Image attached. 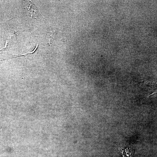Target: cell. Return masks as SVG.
<instances>
[{
    "instance_id": "cell-1",
    "label": "cell",
    "mask_w": 157,
    "mask_h": 157,
    "mask_svg": "<svg viewBox=\"0 0 157 157\" xmlns=\"http://www.w3.org/2000/svg\"><path fill=\"white\" fill-rule=\"evenodd\" d=\"M25 8L26 10L27 15L31 17H32V11H33L35 14L38 12L35 5L34 4H32L31 1L28 2L26 3Z\"/></svg>"
},
{
    "instance_id": "cell-3",
    "label": "cell",
    "mask_w": 157,
    "mask_h": 157,
    "mask_svg": "<svg viewBox=\"0 0 157 157\" xmlns=\"http://www.w3.org/2000/svg\"><path fill=\"white\" fill-rule=\"evenodd\" d=\"M56 30L54 28L53 29L52 31H51V34L49 37L48 40V43L50 44H51L53 40V39L56 33Z\"/></svg>"
},
{
    "instance_id": "cell-2",
    "label": "cell",
    "mask_w": 157,
    "mask_h": 157,
    "mask_svg": "<svg viewBox=\"0 0 157 157\" xmlns=\"http://www.w3.org/2000/svg\"><path fill=\"white\" fill-rule=\"evenodd\" d=\"M38 43L36 46L34 50L32 52L29 53L24 54H18L15 55L9 54L10 56H11V57L10 58H15L17 57H18L21 56H24L26 58L27 57H32L34 56L38 52Z\"/></svg>"
}]
</instances>
